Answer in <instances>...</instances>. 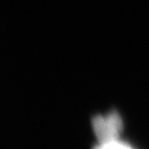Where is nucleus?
Instances as JSON below:
<instances>
[{
	"label": "nucleus",
	"instance_id": "1",
	"mask_svg": "<svg viewBox=\"0 0 149 149\" xmlns=\"http://www.w3.org/2000/svg\"><path fill=\"white\" fill-rule=\"evenodd\" d=\"M93 127L99 140L97 149H132L130 146L119 139L122 130V120L117 111H111L106 116L94 117Z\"/></svg>",
	"mask_w": 149,
	"mask_h": 149
}]
</instances>
